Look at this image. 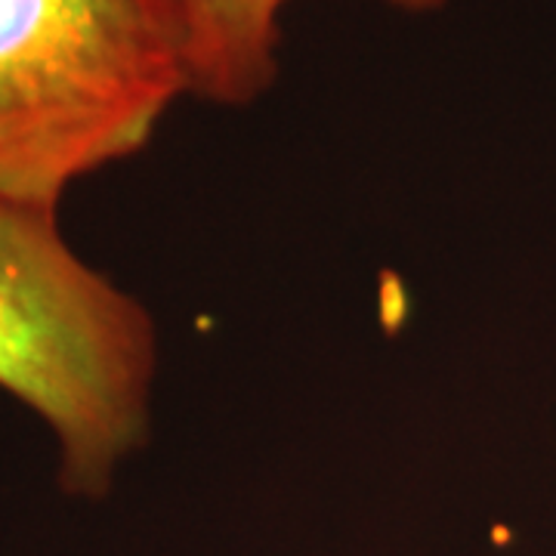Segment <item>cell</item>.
<instances>
[{
    "label": "cell",
    "instance_id": "6da1fadb",
    "mask_svg": "<svg viewBox=\"0 0 556 556\" xmlns=\"http://www.w3.org/2000/svg\"><path fill=\"white\" fill-rule=\"evenodd\" d=\"M152 309L68 244L60 211L0 201V390L43 424L68 497L105 501L149 445Z\"/></svg>",
    "mask_w": 556,
    "mask_h": 556
},
{
    "label": "cell",
    "instance_id": "7a4b0ae2",
    "mask_svg": "<svg viewBox=\"0 0 556 556\" xmlns=\"http://www.w3.org/2000/svg\"><path fill=\"white\" fill-rule=\"evenodd\" d=\"M186 97L179 0H0V201L60 211Z\"/></svg>",
    "mask_w": 556,
    "mask_h": 556
},
{
    "label": "cell",
    "instance_id": "3957f363",
    "mask_svg": "<svg viewBox=\"0 0 556 556\" xmlns=\"http://www.w3.org/2000/svg\"><path fill=\"white\" fill-rule=\"evenodd\" d=\"M291 0H179L192 97L219 109L257 105L281 75V16ZM427 16L452 0H380Z\"/></svg>",
    "mask_w": 556,
    "mask_h": 556
}]
</instances>
